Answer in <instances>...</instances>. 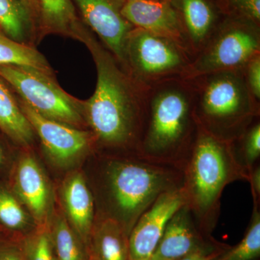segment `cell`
<instances>
[{
	"instance_id": "cell-11",
	"label": "cell",
	"mask_w": 260,
	"mask_h": 260,
	"mask_svg": "<svg viewBox=\"0 0 260 260\" xmlns=\"http://www.w3.org/2000/svg\"><path fill=\"white\" fill-rule=\"evenodd\" d=\"M11 187L36 226L47 225L53 212L51 186L40 164L30 154L22 155L15 164Z\"/></svg>"
},
{
	"instance_id": "cell-1",
	"label": "cell",
	"mask_w": 260,
	"mask_h": 260,
	"mask_svg": "<svg viewBox=\"0 0 260 260\" xmlns=\"http://www.w3.org/2000/svg\"><path fill=\"white\" fill-rule=\"evenodd\" d=\"M83 37L97 70L95 92L83 107L85 122L98 146L138 155L147 88L137 83L88 30Z\"/></svg>"
},
{
	"instance_id": "cell-12",
	"label": "cell",
	"mask_w": 260,
	"mask_h": 260,
	"mask_svg": "<svg viewBox=\"0 0 260 260\" xmlns=\"http://www.w3.org/2000/svg\"><path fill=\"white\" fill-rule=\"evenodd\" d=\"M186 205L182 187L159 196L138 219L129 235L131 260L150 259L156 249L167 223Z\"/></svg>"
},
{
	"instance_id": "cell-36",
	"label": "cell",
	"mask_w": 260,
	"mask_h": 260,
	"mask_svg": "<svg viewBox=\"0 0 260 260\" xmlns=\"http://www.w3.org/2000/svg\"><path fill=\"white\" fill-rule=\"evenodd\" d=\"M0 230H1V226H0Z\"/></svg>"
},
{
	"instance_id": "cell-7",
	"label": "cell",
	"mask_w": 260,
	"mask_h": 260,
	"mask_svg": "<svg viewBox=\"0 0 260 260\" xmlns=\"http://www.w3.org/2000/svg\"><path fill=\"white\" fill-rule=\"evenodd\" d=\"M192 56L177 43L139 28L130 31L126 44L125 69L142 86L183 78Z\"/></svg>"
},
{
	"instance_id": "cell-24",
	"label": "cell",
	"mask_w": 260,
	"mask_h": 260,
	"mask_svg": "<svg viewBox=\"0 0 260 260\" xmlns=\"http://www.w3.org/2000/svg\"><path fill=\"white\" fill-rule=\"evenodd\" d=\"M259 256V204L253 203L250 222L242 241L236 246H229L214 260H256Z\"/></svg>"
},
{
	"instance_id": "cell-4",
	"label": "cell",
	"mask_w": 260,
	"mask_h": 260,
	"mask_svg": "<svg viewBox=\"0 0 260 260\" xmlns=\"http://www.w3.org/2000/svg\"><path fill=\"white\" fill-rule=\"evenodd\" d=\"M248 179L236 160L231 143L215 138L199 126L184 170L182 189L186 205L205 237H213L225 188L234 181Z\"/></svg>"
},
{
	"instance_id": "cell-6",
	"label": "cell",
	"mask_w": 260,
	"mask_h": 260,
	"mask_svg": "<svg viewBox=\"0 0 260 260\" xmlns=\"http://www.w3.org/2000/svg\"><path fill=\"white\" fill-rule=\"evenodd\" d=\"M260 54V25L225 17L213 37L194 59L183 78L218 72L243 70Z\"/></svg>"
},
{
	"instance_id": "cell-13",
	"label": "cell",
	"mask_w": 260,
	"mask_h": 260,
	"mask_svg": "<svg viewBox=\"0 0 260 260\" xmlns=\"http://www.w3.org/2000/svg\"><path fill=\"white\" fill-rule=\"evenodd\" d=\"M121 14L135 28L173 41L189 53L179 17L169 0L126 1Z\"/></svg>"
},
{
	"instance_id": "cell-33",
	"label": "cell",
	"mask_w": 260,
	"mask_h": 260,
	"mask_svg": "<svg viewBox=\"0 0 260 260\" xmlns=\"http://www.w3.org/2000/svg\"><path fill=\"white\" fill-rule=\"evenodd\" d=\"M3 161H4V154H3V149L0 146V166L3 164Z\"/></svg>"
},
{
	"instance_id": "cell-3",
	"label": "cell",
	"mask_w": 260,
	"mask_h": 260,
	"mask_svg": "<svg viewBox=\"0 0 260 260\" xmlns=\"http://www.w3.org/2000/svg\"><path fill=\"white\" fill-rule=\"evenodd\" d=\"M102 174L106 208L99 214L117 220L128 236L159 196L181 189L184 183L180 169L137 155L106 159Z\"/></svg>"
},
{
	"instance_id": "cell-37",
	"label": "cell",
	"mask_w": 260,
	"mask_h": 260,
	"mask_svg": "<svg viewBox=\"0 0 260 260\" xmlns=\"http://www.w3.org/2000/svg\"><path fill=\"white\" fill-rule=\"evenodd\" d=\"M89 260H91V259H89Z\"/></svg>"
},
{
	"instance_id": "cell-27",
	"label": "cell",
	"mask_w": 260,
	"mask_h": 260,
	"mask_svg": "<svg viewBox=\"0 0 260 260\" xmlns=\"http://www.w3.org/2000/svg\"><path fill=\"white\" fill-rule=\"evenodd\" d=\"M224 17L251 20L260 25V0H214Z\"/></svg>"
},
{
	"instance_id": "cell-31",
	"label": "cell",
	"mask_w": 260,
	"mask_h": 260,
	"mask_svg": "<svg viewBox=\"0 0 260 260\" xmlns=\"http://www.w3.org/2000/svg\"><path fill=\"white\" fill-rule=\"evenodd\" d=\"M248 181L250 183L253 203L259 204L260 202V167L259 162L256 164L249 172Z\"/></svg>"
},
{
	"instance_id": "cell-23",
	"label": "cell",
	"mask_w": 260,
	"mask_h": 260,
	"mask_svg": "<svg viewBox=\"0 0 260 260\" xmlns=\"http://www.w3.org/2000/svg\"><path fill=\"white\" fill-rule=\"evenodd\" d=\"M31 220L15 194L0 186V226L15 232V236H23L36 227Z\"/></svg>"
},
{
	"instance_id": "cell-14",
	"label": "cell",
	"mask_w": 260,
	"mask_h": 260,
	"mask_svg": "<svg viewBox=\"0 0 260 260\" xmlns=\"http://www.w3.org/2000/svg\"><path fill=\"white\" fill-rule=\"evenodd\" d=\"M179 17L193 59L203 50L225 17L214 0H169Z\"/></svg>"
},
{
	"instance_id": "cell-26",
	"label": "cell",
	"mask_w": 260,
	"mask_h": 260,
	"mask_svg": "<svg viewBox=\"0 0 260 260\" xmlns=\"http://www.w3.org/2000/svg\"><path fill=\"white\" fill-rule=\"evenodd\" d=\"M20 242L27 260H56L48 224L20 236Z\"/></svg>"
},
{
	"instance_id": "cell-32",
	"label": "cell",
	"mask_w": 260,
	"mask_h": 260,
	"mask_svg": "<svg viewBox=\"0 0 260 260\" xmlns=\"http://www.w3.org/2000/svg\"><path fill=\"white\" fill-rule=\"evenodd\" d=\"M20 1L23 3L24 6L28 10L34 21L39 22V9L38 0H20Z\"/></svg>"
},
{
	"instance_id": "cell-10",
	"label": "cell",
	"mask_w": 260,
	"mask_h": 260,
	"mask_svg": "<svg viewBox=\"0 0 260 260\" xmlns=\"http://www.w3.org/2000/svg\"><path fill=\"white\" fill-rule=\"evenodd\" d=\"M84 22L102 39L108 50L125 68L126 44L134 26L121 14L126 0H72Z\"/></svg>"
},
{
	"instance_id": "cell-34",
	"label": "cell",
	"mask_w": 260,
	"mask_h": 260,
	"mask_svg": "<svg viewBox=\"0 0 260 260\" xmlns=\"http://www.w3.org/2000/svg\"><path fill=\"white\" fill-rule=\"evenodd\" d=\"M145 260H154V259H152V258H151V257H150V259H145Z\"/></svg>"
},
{
	"instance_id": "cell-16",
	"label": "cell",
	"mask_w": 260,
	"mask_h": 260,
	"mask_svg": "<svg viewBox=\"0 0 260 260\" xmlns=\"http://www.w3.org/2000/svg\"><path fill=\"white\" fill-rule=\"evenodd\" d=\"M213 237H205L197 226L186 205L177 210L167 223L151 258L154 260H179L204 246Z\"/></svg>"
},
{
	"instance_id": "cell-20",
	"label": "cell",
	"mask_w": 260,
	"mask_h": 260,
	"mask_svg": "<svg viewBox=\"0 0 260 260\" xmlns=\"http://www.w3.org/2000/svg\"><path fill=\"white\" fill-rule=\"evenodd\" d=\"M0 129L19 145L26 146L34 140V131L20 106L4 83L0 81Z\"/></svg>"
},
{
	"instance_id": "cell-5",
	"label": "cell",
	"mask_w": 260,
	"mask_h": 260,
	"mask_svg": "<svg viewBox=\"0 0 260 260\" xmlns=\"http://www.w3.org/2000/svg\"><path fill=\"white\" fill-rule=\"evenodd\" d=\"M198 126L232 143L260 119V103L248 90L242 70L208 73L189 78Z\"/></svg>"
},
{
	"instance_id": "cell-21",
	"label": "cell",
	"mask_w": 260,
	"mask_h": 260,
	"mask_svg": "<svg viewBox=\"0 0 260 260\" xmlns=\"http://www.w3.org/2000/svg\"><path fill=\"white\" fill-rule=\"evenodd\" d=\"M0 66L32 68L53 76L52 70L42 54L3 34H0Z\"/></svg>"
},
{
	"instance_id": "cell-25",
	"label": "cell",
	"mask_w": 260,
	"mask_h": 260,
	"mask_svg": "<svg viewBox=\"0 0 260 260\" xmlns=\"http://www.w3.org/2000/svg\"><path fill=\"white\" fill-rule=\"evenodd\" d=\"M231 144L236 160L249 177L260 158V119H256Z\"/></svg>"
},
{
	"instance_id": "cell-9",
	"label": "cell",
	"mask_w": 260,
	"mask_h": 260,
	"mask_svg": "<svg viewBox=\"0 0 260 260\" xmlns=\"http://www.w3.org/2000/svg\"><path fill=\"white\" fill-rule=\"evenodd\" d=\"M20 107L40 138L48 156L58 167L75 165L96 146V140L91 131L47 119L25 103H22Z\"/></svg>"
},
{
	"instance_id": "cell-15",
	"label": "cell",
	"mask_w": 260,
	"mask_h": 260,
	"mask_svg": "<svg viewBox=\"0 0 260 260\" xmlns=\"http://www.w3.org/2000/svg\"><path fill=\"white\" fill-rule=\"evenodd\" d=\"M60 197L63 213L88 251L95 218V203L82 173L75 171L65 178Z\"/></svg>"
},
{
	"instance_id": "cell-29",
	"label": "cell",
	"mask_w": 260,
	"mask_h": 260,
	"mask_svg": "<svg viewBox=\"0 0 260 260\" xmlns=\"http://www.w3.org/2000/svg\"><path fill=\"white\" fill-rule=\"evenodd\" d=\"M229 246L228 244L219 242L213 238L204 246L179 260H214Z\"/></svg>"
},
{
	"instance_id": "cell-2",
	"label": "cell",
	"mask_w": 260,
	"mask_h": 260,
	"mask_svg": "<svg viewBox=\"0 0 260 260\" xmlns=\"http://www.w3.org/2000/svg\"><path fill=\"white\" fill-rule=\"evenodd\" d=\"M198 131L189 79L172 78L146 88L138 156L184 172Z\"/></svg>"
},
{
	"instance_id": "cell-8",
	"label": "cell",
	"mask_w": 260,
	"mask_h": 260,
	"mask_svg": "<svg viewBox=\"0 0 260 260\" xmlns=\"http://www.w3.org/2000/svg\"><path fill=\"white\" fill-rule=\"evenodd\" d=\"M0 77L21 95L24 103L44 117L79 129L86 123L83 105L65 93L52 75L23 67L0 66Z\"/></svg>"
},
{
	"instance_id": "cell-30",
	"label": "cell",
	"mask_w": 260,
	"mask_h": 260,
	"mask_svg": "<svg viewBox=\"0 0 260 260\" xmlns=\"http://www.w3.org/2000/svg\"><path fill=\"white\" fill-rule=\"evenodd\" d=\"M0 260H27L20 236L0 239Z\"/></svg>"
},
{
	"instance_id": "cell-19",
	"label": "cell",
	"mask_w": 260,
	"mask_h": 260,
	"mask_svg": "<svg viewBox=\"0 0 260 260\" xmlns=\"http://www.w3.org/2000/svg\"><path fill=\"white\" fill-rule=\"evenodd\" d=\"M49 234L56 260H89L88 251L61 211L51 213Z\"/></svg>"
},
{
	"instance_id": "cell-18",
	"label": "cell",
	"mask_w": 260,
	"mask_h": 260,
	"mask_svg": "<svg viewBox=\"0 0 260 260\" xmlns=\"http://www.w3.org/2000/svg\"><path fill=\"white\" fill-rule=\"evenodd\" d=\"M39 23L47 31L81 37L85 31L72 0H38Z\"/></svg>"
},
{
	"instance_id": "cell-35",
	"label": "cell",
	"mask_w": 260,
	"mask_h": 260,
	"mask_svg": "<svg viewBox=\"0 0 260 260\" xmlns=\"http://www.w3.org/2000/svg\"><path fill=\"white\" fill-rule=\"evenodd\" d=\"M126 1H131V0H126Z\"/></svg>"
},
{
	"instance_id": "cell-17",
	"label": "cell",
	"mask_w": 260,
	"mask_h": 260,
	"mask_svg": "<svg viewBox=\"0 0 260 260\" xmlns=\"http://www.w3.org/2000/svg\"><path fill=\"white\" fill-rule=\"evenodd\" d=\"M88 254L91 260H131L129 236L117 220L107 215H95Z\"/></svg>"
},
{
	"instance_id": "cell-28",
	"label": "cell",
	"mask_w": 260,
	"mask_h": 260,
	"mask_svg": "<svg viewBox=\"0 0 260 260\" xmlns=\"http://www.w3.org/2000/svg\"><path fill=\"white\" fill-rule=\"evenodd\" d=\"M242 72L249 93L260 103V54L249 61Z\"/></svg>"
},
{
	"instance_id": "cell-22",
	"label": "cell",
	"mask_w": 260,
	"mask_h": 260,
	"mask_svg": "<svg viewBox=\"0 0 260 260\" xmlns=\"http://www.w3.org/2000/svg\"><path fill=\"white\" fill-rule=\"evenodd\" d=\"M34 23L31 15L20 0H0V29L5 36L20 42Z\"/></svg>"
}]
</instances>
